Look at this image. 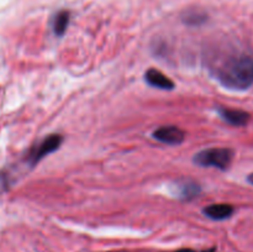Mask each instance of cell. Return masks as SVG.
Wrapping results in <instances>:
<instances>
[{"instance_id":"6","label":"cell","mask_w":253,"mask_h":252,"mask_svg":"<svg viewBox=\"0 0 253 252\" xmlns=\"http://www.w3.org/2000/svg\"><path fill=\"white\" fill-rule=\"evenodd\" d=\"M145 81L148 85L155 86V88L163 89V90H172L174 89V83L170 81L166 74L158 69L151 68L145 73Z\"/></svg>"},{"instance_id":"5","label":"cell","mask_w":253,"mask_h":252,"mask_svg":"<svg viewBox=\"0 0 253 252\" xmlns=\"http://www.w3.org/2000/svg\"><path fill=\"white\" fill-rule=\"evenodd\" d=\"M217 113L222 120L232 126H245L250 121V114L239 109L219 108Z\"/></svg>"},{"instance_id":"7","label":"cell","mask_w":253,"mask_h":252,"mask_svg":"<svg viewBox=\"0 0 253 252\" xmlns=\"http://www.w3.org/2000/svg\"><path fill=\"white\" fill-rule=\"evenodd\" d=\"M202 192V188L198 183L193 182V180H183V182H178L174 185V195L179 198L180 200H192L197 198Z\"/></svg>"},{"instance_id":"13","label":"cell","mask_w":253,"mask_h":252,"mask_svg":"<svg viewBox=\"0 0 253 252\" xmlns=\"http://www.w3.org/2000/svg\"><path fill=\"white\" fill-rule=\"evenodd\" d=\"M204 252H215V249H211L210 251H204Z\"/></svg>"},{"instance_id":"4","label":"cell","mask_w":253,"mask_h":252,"mask_svg":"<svg viewBox=\"0 0 253 252\" xmlns=\"http://www.w3.org/2000/svg\"><path fill=\"white\" fill-rule=\"evenodd\" d=\"M152 137L162 143L177 146L185 140V133L177 126H162L152 133Z\"/></svg>"},{"instance_id":"1","label":"cell","mask_w":253,"mask_h":252,"mask_svg":"<svg viewBox=\"0 0 253 252\" xmlns=\"http://www.w3.org/2000/svg\"><path fill=\"white\" fill-rule=\"evenodd\" d=\"M216 79L225 88L246 90L253 84V58L246 54L231 57L219 67Z\"/></svg>"},{"instance_id":"11","label":"cell","mask_w":253,"mask_h":252,"mask_svg":"<svg viewBox=\"0 0 253 252\" xmlns=\"http://www.w3.org/2000/svg\"><path fill=\"white\" fill-rule=\"evenodd\" d=\"M175 252H195L194 250H190V249H182V250H178Z\"/></svg>"},{"instance_id":"10","label":"cell","mask_w":253,"mask_h":252,"mask_svg":"<svg viewBox=\"0 0 253 252\" xmlns=\"http://www.w3.org/2000/svg\"><path fill=\"white\" fill-rule=\"evenodd\" d=\"M205 20H207V15L198 11L187 12V14L183 16V21H184L187 25H192V26L202 25L203 22H205Z\"/></svg>"},{"instance_id":"2","label":"cell","mask_w":253,"mask_h":252,"mask_svg":"<svg viewBox=\"0 0 253 252\" xmlns=\"http://www.w3.org/2000/svg\"><path fill=\"white\" fill-rule=\"evenodd\" d=\"M234 158V151L225 147H212L203 150L194 156L193 161L199 167H214L225 170Z\"/></svg>"},{"instance_id":"3","label":"cell","mask_w":253,"mask_h":252,"mask_svg":"<svg viewBox=\"0 0 253 252\" xmlns=\"http://www.w3.org/2000/svg\"><path fill=\"white\" fill-rule=\"evenodd\" d=\"M62 142H63V137L61 135H49L46 138L41 141L34 150L30 152L27 161H29L30 166H36L42 158L48 156L49 153H53L54 151L58 150L61 147Z\"/></svg>"},{"instance_id":"9","label":"cell","mask_w":253,"mask_h":252,"mask_svg":"<svg viewBox=\"0 0 253 252\" xmlns=\"http://www.w3.org/2000/svg\"><path fill=\"white\" fill-rule=\"evenodd\" d=\"M69 25V12L66 10H62L58 14L54 16L53 22H52V27L57 36H63L66 34L67 29Z\"/></svg>"},{"instance_id":"12","label":"cell","mask_w":253,"mask_h":252,"mask_svg":"<svg viewBox=\"0 0 253 252\" xmlns=\"http://www.w3.org/2000/svg\"><path fill=\"white\" fill-rule=\"evenodd\" d=\"M247 180H249V183H251V184L253 185V173H251V174L249 175V178H247Z\"/></svg>"},{"instance_id":"8","label":"cell","mask_w":253,"mask_h":252,"mask_svg":"<svg viewBox=\"0 0 253 252\" xmlns=\"http://www.w3.org/2000/svg\"><path fill=\"white\" fill-rule=\"evenodd\" d=\"M205 216L212 220H225L234 212V208L230 204H211L203 210Z\"/></svg>"}]
</instances>
